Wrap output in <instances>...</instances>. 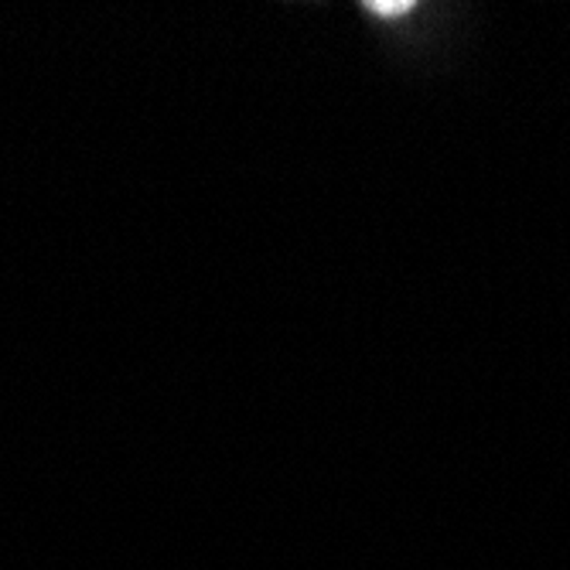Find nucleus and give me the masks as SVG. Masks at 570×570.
Returning a JSON list of instances; mask_svg holds the SVG:
<instances>
[{
    "mask_svg": "<svg viewBox=\"0 0 570 570\" xmlns=\"http://www.w3.org/2000/svg\"><path fill=\"white\" fill-rule=\"evenodd\" d=\"M370 11H376L380 18H396V14H406V11H413V4H370Z\"/></svg>",
    "mask_w": 570,
    "mask_h": 570,
    "instance_id": "1",
    "label": "nucleus"
}]
</instances>
